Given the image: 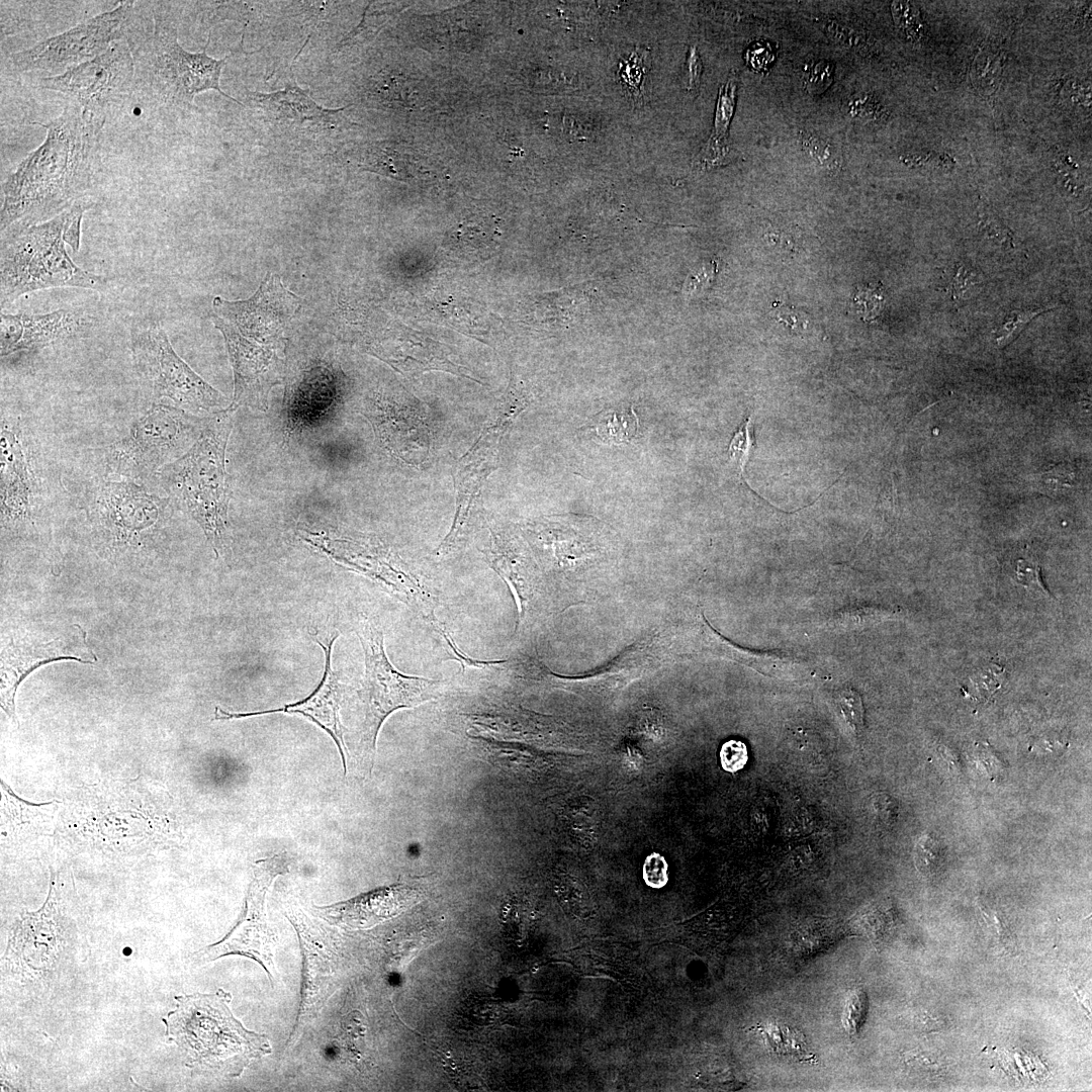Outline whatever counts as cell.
I'll use <instances>...</instances> for the list:
<instances>
[{
  "label": "cell",
  "mask_w": 1092,
  "mask_h": 1092,
  "mask_svg": "<svg viewBox=\"0 0 1092 1092\" xmlns=\"http://www.w3.org/2000/svg\"><path fill=\"white\" fill-rule=\"evenodd\" d=\"M43 143L29 153L3 184L1 232L47 221L85 200L99 159L105 122L67 104L49 122Z\"/></svg>",
  "instance_id": "obj_1"
},
{
  "label": "cell",
  "mask_w": 1092,
  "mask_h": 1092,
  "mask_svg": "<svg viewBox=\"0 0 1092 1092\" xmlns=\"http://www.w3.org/2000/svg\"><path fill=\"white\" fill-rule=\"evenodd\" d=\"M299 307L300 298L271 272L248 299L213 298L211 320L234 372L233 408H267L270 391L284 378L285 331Z\"/></svg>",
  "instance_id": "obj_2"
},
{
  "label": "cell",
  "mask_w": 1092,
  "mask_h": 1092,
  "mask_svg": "<svg viewBox=\"0 0 1092 1092\" xmlns=\"http://www.w3.org/2000/svg\"><path fill=\"white\" fill-rule=\"evenodd\" d=\"M125 39L134 64V93L148 103L189 110L197 94L215 90L242 105L220 89L228 57L216 60L207 55L210 33L200 53L180 46L178 19L170 2H135Z\"/></svg>",
  "instance_id": "obj_3"
},
{
  "label": "cell",
  "mask_w": 1092,
  "mask_h": 1092,
  "mask_svg": "<svg viewBox=\"0 0 1092 1092\" xmlns=\"http://www.w3.org/2000/svg\"><path fill=\"white\" fill-rule=\"evenodd\" d=\"M91 205L84 200L47 221L2 233L6 235L0 260L2 308L37 290L105 286L104 277L80 268L66 249L68 245L74 253L79 251L82 217Z\"/></svg>",
  "instance_id": "obj_4"
},
{
  "label": "cell",
  "mask_w": 1092,
  "mask_h": 1092,
  "mask_svg": "<svg viewBox=\"0 0 1092 1092\" xmlns=\"http://www.w3.org/2000/svg\"><path fill=\"white\" fill-rule=\"evenodd\" d=\"M231 1000L221 989L175 997V1009L162 1021L166 1038L182 1051L189 1066L240 1077L251 1063L271 1054L268 1037L246 1029L233 1015Z\"/></svg>",
  "instance_id": "obj_5"
},
{
  "label": "cell",
  "mask_w": 1092,
  "mask_h": 1092,
  "mask_svg": "<svg viewBox=\"0 0 1092 1092\" xmlns=\"http://www.w3.org/2000/svg\"><path fill=\"white\" fill-rule=\"evenodd\" d=\"M235 411L230 404L208 417L192 447L157 475L168 496L180 504L203 530L217 557L225 554L231 539L225 451Z\"/></svg>",
  "instance_id": "obj_6"
},
{
  "label": "cell",
  "mask_w": 1092,
  "mask_h": 1092,
  "mask_svg": "<svg viewBox=\"0 0 1092 1092\" xmlns=\"http://www.w3.org/2000/svg\"><path fill=\"white\" fill-rule=\"evenodd\" d=\"M356 634L365 659L364 675L356 692L361 720L346 759L344 775L350 764L360 775L368 776L373 767L377 735L384 720L395 710L416 707L434 699L443 681L398 671L386 656L382 628L376 619L364 620Z\"/></svg>",
  "instance_id": "obj_7"
},
{
  "label": "cell",
  "mask_w": 1092,
  "mask_h": 1092,
  "mask_svg": "<svg viewBox=\"0 0 1092 1092\" xmlns=\"http://www.w3.org/2000/svg\"><path fill=\"white\" fill-rule=\"evenodd\" d=\"M206 420L171 404L153 403L125 436L108 447L106 472L117 479L139 482L158 475L192 447Z\"/></svg>",
  "instance_id": "obj_8"
},
{
  "label": "cell",
  "mask_w": 1092,
  "mask_h": 1092,
  "mask_svg": "<svg viewBox=\"0 0 1092 1092\" xmlns=\"http://www.w3.org/2000/svg\"><path fill=\"white\" fill-rule=\"evenodd\" d=\"M134 370L152 397L190 414L217 413L229 399L198 375L173 349L161 323L147 318L130 331Z\"/></svg>",
  "instance_id": "obj_9"
},
{
  "label": "cell",
  "mask_w": 1092,
  "mask_h": 1092,
  "mask_svg": "<svg viewBox=\"0 0 1092 1092\" xmlns=\"http://www.w3.org/2000/svg\"><path fill=\"white\" fill-rule=\"evenodd\" d=\"M0 705L17 722L15 695L20 684L34 669L59 660L93 664L95 652L78 624H30L10 628L1 635Z\"/></svg>",
  "instance_id": "obj_10"
},
{
  "label": "cell",
  "mask_w": 1092,
  "mask_h": 1092,
  "mask_svg": "<svg viewBox=\"0 0 1092 1092\" xmlns=\"http://www.w3.org/2000/svg\"><path fill=\"white\" fill-rule=\"evenodd\" d=\"M171 498L139 481L109 479L93 486L87 512L95 533L111 550L136 548L159 531Z\"/></svg>",
  "instance_id": "obj_11"
},
{
  "label": "cell",
  "mask_w": 1092,
  "mask_h": 1092,
  "mask_svg": "<svg viewBox=\"0 0 1092 1092\" xmlns=\"http://www.w3.org/2000/svg\"><path fill=\"white\" fill-rule=\"evenodd\" d=\"M41 89L62 93L68 104L106 122L134 93V64L125 38L102 55L63 74L38 80Z\"/></svg>",
  "instance_id": "obj_12"
},
{
  "label": "cell",
  "mask_w": 1092,
  "mask_h": 1092,
  "mask_svg": "<svg viewBox=\"0 0 1092 1092\" xmlns=\"http://www.w3.org/2000/svg\"><path fill=\"white\" fill-rule=\"evenodd\" d=\"M135 1L119 2L76 26L10 56L19 73L39 79L54 77L105 53L113 42L125 38L126 26Z\"/></svg>",
  "instance_id": "obj_13"
},
{
  "label": "cell",
  "mask_w": 1092,
  "mask_h": 1092,
  "mask_svg": "<svg viewBox=\"0 0 1092 1092\" xmlns=\"http://www.w3.org/2000/svg\"><path fill=\"white\" fill-rule=\"evenodd\" d=\"M525 405L526 398L518 391L508 394L492 421L459 459L454 475L456 511L451 529L436 549L438 556L451 553L466 538L472 508L483 481L496 467L503 437Z\"/></svg>",
  "instance_id": "obj_14"
},
{
  "label": "cell",
  "mask_w": 1092,
  "mask_h": 1092,
  "mask_svg": "<svg viewBox=\"0 0 1092 1092\" xmlns=\"http://www.w3.org/2000/svg\"><path fill=\"white\" fill-rule=\"evenodd\" d=\"M288 872V859L276 854L254 863L245 906L233 929L217 943L192 954L196 964H205L230 954H240L258 962L274 982V940L265 914L268 890L279 875Z\"/></svg>",
  "instance_id": "obj_15"
},
{
  "label": "cell",
  "mask_w": 1092,
  "mask_h": 1092,
  "mask_svg": "<svg viewBox=\"0 0 1092 1092\" xmlns=\"http://www.w3.org/2000/svg\"><path fill=\"white\" fill-rule=\"evenodd\" d=\"M302 538L320 548L336 563L360 572L413 608L427 621L435 616L432 594L402 562L381 545L351 539L332 538L302 531Z\"/></svg>",
  "instance_id": "obj_16"
},
{
  "label": "cell",
  "mask_w": 1092,
  "mask_h": 1092,
  "mask_svg": "<svg viewBox=\"0 0 1092 1092\" xmlns=\"http://www.w3.org/2000/svg\"><path fill=\"white\" fill-rule=\"evenodd\" d=\"M66 924L52 873L43 905L36 911L23 912L11 929L5 954L11 971L30 979L50 972L68 943Z\"/></svg>",
  "instance_id": "obj_17"
},
{
  "label": "cell",
  "mask_w": 1092,
  "mask_h": 1092,
  "mask_svg": "<svg viewBox=\"0 0 1092 1092\" xmlns=\"http://www.w3.org/2000/svg\"><path fill=\"white\" fill-rule=\"evenodd\" d=\"M338 636V633L333 635L327 645L315 639L325 652L324 675L314 691L306 698L292 704L284 705L280 708L260 712L236 713L228 712L216 707L214 719L232 720L280 712L302 715L315 723L331 736L339 749L343 762L346 752L345 727L341 719L344 689L331 665L332 648Z\"/></svg>",
  "instance_id": "obj_18"
},
{
  "label": "cell",
  "mask_w": 1092,
  "mask_h": 1092,
  "mask_svg": "<svg viewBox=\"0 0 1092 1092\" xmlns=\"http://www.w3.org/2000/svg\"><path fill=\"white\" fill-rule=\"evenodd\" d=\"M1 462V523L5 528H17L32 523V483L19 432L2 423L0 442Z\"/></svg>",
  "instance_id": "obj_19"
},
{
  "label": "cell",
  "mask_w": 1092,
  "mask_h": 1092,
  "mask_svg": "<svg viewBox=\"0 0 1092 1092\" xmlns=\"http://www.w3.org/2000/svg\"><path fill=\"white\" fill-rule=\"evenodd\" d=\"M79 318L69 309L47 313H1V357L20 352H36L71 335Z\"/></svg>",
  "instance_id": "obj_20"
},
{
  "label": "cell",
  "mask_w": 1092,
  "mask_h": 1092,
  "mask_svg": "<svg viewBox=\"0 0 1092 1092\" xmlns=\"http://www.w3.org/2000/svg\"><path fill=\"white\" fill-rule=\"evenodd\" d=\"M247 97L267 117L289 127L331 130L348 122L342 115L345 107L328 109L317 105L294 81L286 84L282 90L268 93L248 90Z\"/></svg>",
  "instance_id": "obj_21"
},
{
  "label": "cell",
  "mask_w": 1092,
  "mask_h": 1092,
  "mask_svg": "<svg viewBox=\"0 0 1092 1092\" xmlns=\"http://www.w3.org/2000/svg\"><path fill=\"white\" fill-rule=\"evenodd\" d=\"M487 561L510 585L518 604L519 624L533 611L539 595L538 579L515 537L500 529H489Z\"/></svg>",
  "instance_id": "obj_22"
},
{
  "label": "cell",
  "mask_w": 1092,
  "mask_h": 1092,
  "mask_svg": "<svg viewBox=\"0 0 1092 1092\" xmlns=\"http://www.w3.org/2000/svg\"><path fill=\"white\" fill-rule=\"evenodd\" d=\"M418 898L419 893L414 889L406 886H394L322 909L350 923L353 921L376 922L397 914L411 906Z\"/></svg>",
  "instance_id": "obj_23"
},
{
  "label": "cell",
  "mask_w": 1092,
  "mask_h": 1092,
  "mask_svg": "<svg viewBox=\"0 0 1092 1092\" xmlns=\"http://www.w3.org/2000/svg\"><path fill=\"white\" fill-rule=\"evenodd\" d=\"M2 793V836L26 839L46 831L55 813V802L31 803L18 797L13 790L0 781Z\"/></svg>",
  "instance_id": "obj_24"
},
{
  "label": "cell",
  "mask_w": 1092,
  "mask_h": 1092,
  "mask_svg": "<svg viewBox=\"0 0 1092 1092\" xmlns=\"http://www.w3.org/2000/svg\"><path fill=\"white\" fill-rule=\"evenodd\" d=\"M297 929L303 953V987L299 1020L303 1021L316 1014L326 999L331 995V961L325 953L309 942L305 932Z\"/></svg>",
  "instance_id": "obj_25"
},
{
  "label": "cell",
  "mask_w": 1092,
  "mask_h": 1092,
  "mask_svg": "<svg viewBox=\"0 0 1092 1092\" xmlns=\"http://www.w3.org/2000/svg\"><path fill=\"white\" fill-rule=\"evenodd\" d=\"M736 91L737 78L731 75L719 90L713 130L697 157L698 165L703 168L721 165L729 155L728 129L734 114Z\"/></svg>",
  "instance_id": "obj_26"
},
{
  "label": "cell",
  "mask_w": 1092,
  "mask_h": 1092,
  "mask_svg": "<svg viewBox=\"0 0 1092 1092\" xmlns=\"http://www.w3.org/2000/svg\"><path fill=\"white\" fill-rule=\"evenodd\" d=\"M755 1030L772 1053L800 1062L813 1061L814 1055L804 1034L796 1027L780 1021H766L758 1024Z\"/></svg>",
  "instance_id": "obj_27"
},
{
  "label": "cell",
  "mask_w": 1092,
  "mask_h": 1092,
  "mask_svg": "<svg viewBox=\"0 0 1092 1092\" xmlns=\"http://www.w3.org/2000/svg\"><path fill=\"white\" fill-rule=\"evenodd\" d=\"M596 431L599 437L609 444L627 443L636 435L639 423L638 418L630 410H613L599 416L596 421Z\"/></svg>",
  "instance_id": "obj_28"
},
{
  "label": "cell",
  "mask_w": 1092,
  "mask_h": 1092,
  "mask_svg": "<svg viewBox=\"0 0 1092 1092\" xmlns=\"http://www.w3.org/2000/svg\"><path fill=\"white\" fill-rule=\"evenodd\" d=\"M408 158L410 156L395 144L376 143L366 151L363 165L369 171L402 179V175L406 172Z\"/></svg>",
  "instance_id": "obj_29"
},
{
  "label": "cell",
  "mask_w": 1092,
  "mask_h": 1092,
  "mask_svg": "<svg viewBox=\"0 0 1092 1092\" xmlns=\"http://www.w3.org/2000/svg\"><path fill=\"white\" fill-rule=\"evenodd\" d=\"M833 707L843 727L851 735L858 737L864 726V710L858 693L851 689L837 692L833 698Z\"/></svg>",
  "instance_id": "obj_30"
},
{
  "label": "cell",
  "mask_w": 1092,
  "mask_h": 1092,
  "mask_svg": "<svg viewBox=\"0 0 1092 1092\" xmlns=\"http://www.w3.org/2000/svg\"><path fill=\"white\" fill-rule=\"evenodd\" d=\"M800 136L804 150L819 166L828 171L841 167V154L831 141L812 130H803Z\"/></svg>",
  "instance_id": "obj_31"
},
{
  "label": "cell",
  "mask_w": 1092,
  "mask_h": 1092,
  "mask_svg": "<svg viewBox=\"0 0 1092 1092\" xmlns=\"http://www.w3.org/2000/svg\"><path fill=\"white\" fill-rule=\"evenodd\" d=\"M1077 484L1076 467L1066 462L1044 472L1039 479L1040 490L1052 497H1060L1072 492Z\"/></svg>",
  "instance_id": "obj_32"
},
{
  "label": "cell",
  "mask_w": 1092,
  "mask_h": 1092,
  "mask_svg": "<svg viewBox=\"0 0 1092 1092\" xmlns=\"http://www.w3.org/2000/svg\"><path fill=\"white\" fill-rule=\"evenodd\" d=\"M754 447L755 437L750 427V417H747L734 433L728 448L729 458L735 462L741 477L748 456Z\"/></svg>",
  "instance_id": "obj_33"
},
{
  "label": "cell",
  "mask_w": 1092,
  "mask_h": 1092,
  "mask_svg": "<svg viewBox=\"0 0 1092 1092\" xmlns=\"http://www.w3.org/2000/svg\"><path fill=\"white\" fill-rule=\"evenodd\" d=\"M833 65L823 59L812 60L804 69L803 83L810 95H819L826 91L833 82Z\"/></svg>",
  "instance_id": "obj_34"
},
{
  "label": "cell",
  "mask_w": 1092,
  "mask_h": 1092,
  "mask_svg": "<svg viewBox=\"0 0 1092 1092\" xmlns=\"http://www.w3.org/2000/svg\"><path fill=\"white\" fill-rule=\"evenodd\" d=\"M867 996L861 989H852L846 995L842 1011V1024L850 1036L856 1034L862 1025L867 1014Z\"/></svg>",
  "instance_id": "obj_35"
},
{
  "label": "cell",
  "mask_w": 1092,
  "mask_h": 1092,
  "mask_svg": "<svg viewBox=\"0 0 1092 1092\" xmlns=\"http://www.w3.org/2000/svg\"><path fill=\"white\" fill-rule=\"evenodd\" d=\"M1049 307L1029 309V310H1012L1010 311L1004 322L999 326L996 331L995 338L999 347H1004L1021 333L1024 327L1037 314L1049 310Z\"/></svg>",
  "instance_id": "obj_36"
},
{
  "label": "cell",
  "mask_w": 1092,
  "mask_h": 1092,
  "mask_svg": "<svg viewBox=\"0 0 1092 1092\" xmlns=\"http://www.w3.org/2000/svg\"><path fill=\"white\" fill-rule=\"evenodd\" d=\"M982 915L984 917L988 935L991 941L994 942L1000 949L1005 952L1013 951L1015 948V939L1012 935L1007 923L997 913L990 916L982 909Z\"/></svg>",
  "instance_id": "obj_37"
},
{
  "label": "cell",
  "mask_w": 1092,
  "mask_h": 1092,
  "mask_svg": "<svg viewBox=\"0 0 1092 1092\" xmlns=\"http://www.w3.org/2000/svg\"><path fill=\"white\" fill-rule=\"evenodd\" d=\"M974 83L984 89H989L1000 76V59L998 55L981 54L974 67Z\"/></svg>",
  "instance_id": "obj_38"
},
{
  "label": "cell",
  "mask_w": 1092,
  "mask_h": 1092,
  "mask_svg": "<svg viewBox=\"0 0 1092 1092\" xmlns=\"http://www.w3.org/2000/svg\"><path fill=\"white\" fill-rule=\"evenodd\" d=\"M428 623L445 640V642L447 644V647L449 649V655H451L450 658L458 660L461 663L463 671L465 670L466 667H484V666H486L488 664H491V663H494V662L498 661V660H496V661H483V660H478V659H474L472 657H469L468 655H466L457 646V644L455 643L452 635L449 633L448 629L445 627V625L442 622H440L437 619V617H433L432 619H430L428 621Z\"/></svg>",
  "instance_id": "obj_39"
},
{
  "label": "cell",
  "mask_w": 1092,
  "mask_h": 1092,
  "mask_svg": "<svg viewBox=\"0 0 1092 1092\" xmlns=\"http://www.w3.org/2000/svg\"><path fill=\"white\" fill-rule=\"evenodd\" d=\"M1003 673L1004 669L1001 666L994 664L984 670L976 672L970 678L974 694H976L978 698L989 697L992 695L1000 687Z\"/></svg>",
  "instance_id": "obj_40"
},
{
  "label": "cell",
  "mask_w": 1092,
  "mask_h": 1092,
  "mask_svg": "<svg viewBox=\"0 0 1092 1092\" xmlns=\"http://www.w3.org/2000/svg\"><path fill=\"white\" fill-rule=\"evenodd\" d=\"M748 760L746 745L736 739H731L722 744L720 748V762L724 770L735 772L744 767Z\"/></svg>",
  "instance_id": "obj_41"
},
{
  "label": "cell",
  "mask_w": 1092,
  "mask_h": 1092,
  "mask_svg": "<svg viewBox=\"0 0 1092 1092\" xmlns=\"http://www.w3.org/2000/svg\"><path fill=\"white\" fill-rule=\"evenodd\" d=\"M1013 578L1024 586L1035 587L1043 594H1049L1040 578V568L1032 557L1020 558L1015 561Z\"/></svg>",
  "instance_id": "obj_42"
},
{
  "label": "cell",
  "mask_w": 1092,
  "mask_h": 1092,
  "mask_svg": "<svg viewBox=\"0 0 1092 1092\" xmlns=\"http://www.w3.org/2000/svg\"><path fill=\"white\" fill-rule=\"evenodd\" d=\"M668 866L665 858L658 852H652L646 856L643 864V879L652 888H662L668 881Z\"/></svg>",
  "instance_id": "obj_43"
},
{
  "label": "cell",
  "mask_w": 1092,
  "mask_h": 1092,
  "mask_svg": "<svg viewBox=\"0 0 1092 1092\" xmlns=\"http://www.w3.org/2000/svg\"><path fill=\"white\" fill-rule=\"evenodd\" d=\"M940 862L939 851L928 836L922 837L915 848V863L924 875L933 874Z\"/></svg>",
  "instance_id": "obj_44"
},
{
  "label": "cell",
  "mask_w": 1092,
  "mask_h": 1092,
  "mask_svg": "<svg viewBox=\"0 0 1092 1092\" xmlns=\"http://www.w3.org/2000/svg\"><path fill=\"white\" fill-rule=\"evenodd\" d=\"M846 114L856 119H874L879 115V105L869 94L850 96L843 104Z\"/></svg>",
  "instance_id": "obj_45"
},
{
  "label": "cell",
  "mask_w": 1092,
  "mask_h": 1092,
  "mask_svg": "<svg viewBox=\"0 0 1092 1092\" xmlns=\"http://www.w3.org/2000/svg\"><path fill=\"white\" fill-rule=\"evenodd\" d=\"M642 59L633 54L630 59L621 65V80L634 95H639L641 82L644 75Z\"/></svg>",
  "instance_id": "obj_46"
},
{
  "label": "cell",
  "mask_w": 1092,
  "mask_h": 1092,
  "mask_svg": "<svg viewBox=\"0 0 1092 1092\" xmlns=\"http://www.w3.org/2000/svg\"><path fill=\"white\" fill-rule=\"evenodd\" d=\"M702 72L703 65L698 49L697 47L692 46L689 50L684 77V82L688 90L693 91L699 88Z\"/></svg>",
  "instance_id": "obj_47"
},
{
  "label": "cell",
  "mask_w": 1092,
  "mask_h": 1092,
  "mask_svg": "<svg viewBox=\"0 0 1092 1092\" xmlns=\"http://www.w3.org/2000/svg\"><path fill=\"white\" fill-rule=\"evenodd\" d=\"M947 1024L946 1018L935 1011L922 1010L914 1016L915 1027L923 1032L941 1030Z\"/></svg>",
  "instance_id": "obj_48"
},
{
  "label": "cell",
  "mask_w": 1092,
  "mask_h": 1092,
  "mask_svg": "<svg viewBox=\"0 0 1092 1092\" xmlns=\"http://www.w3.org/2000/svg\"><path fill=\"white\" fill-rule=\"evenodd\" d=\"M747 61L755 70H763L771 60L772 53L767 43H755L747 51Z\"/></svg>",
  "instance_id": "obj_49"
},
{
  "label": "cell",
  "mask_w": 1092,
  "mask_h": 1092,
  "mask_svg": "<svg viewBox=\"0 0 1092 1092\" xmlns=\"http://www.w3.org/2000/svg\"><path fill=\"white\" fill-rule=\"evenodd\" d=\"M975 275L967 267L961 265L958 267L953 281L951 284V295L953 298H960L961 295L968 289L967 287L974 279Z\"/></svg>",
  "instance_id": "obj_50"
}]
</instances>
